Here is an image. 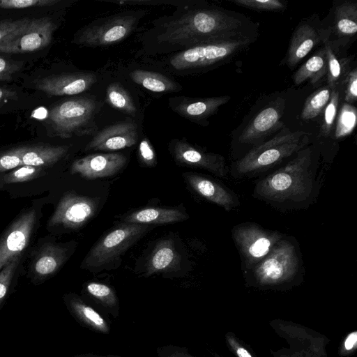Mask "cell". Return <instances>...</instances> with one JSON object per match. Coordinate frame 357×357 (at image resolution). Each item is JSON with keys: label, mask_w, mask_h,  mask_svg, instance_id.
Instances as JSON below:
<instances>
[{"label": "cell", "mask_w": 357, "mask_h": 357, "mask_svg": "<svg viewBox=\"0 0 357 357\" xmlns=\"http://www.w3.org/2000/svg\"><path fill=\"white\" fill-rule=\"evenodd\" d=\"M144 43L152 53H175L220 40L252 35L243 15L211 6L183 5L152 22Z\"/></svg>", "instance_id": "6da1fadb"}, {"label": "cell", "mask_w": 357, "mask_h": 357, "mask_svg": "<svg viewBox=\"0 0 357 357\" xmlns=\"http://www.w3.org/2000/svg\"><path fill=\"white\" fill-rule=\"evenodd\" d=\"M311 147H305L285 165L261 178L253 196L277 208H298L314 198L318 165Z\"/></svg>", "instance_id": "7a4b0ae2"}, {"label": "cell", "mask_w": 357, "mask_h": 357, "mask_svg": "<svg viewBox=\"0 0 357 357\" xmlns=\"http://www.w3.org/2000/svg\"><path fill=\"white\" fill-rule=\"evenodd\" d=\"M253 35L199 44L170 54L167 67L174 73L202 70L229 61L255 40Z\"/></svg>", "instance_id": "3957f363"}, {"label": "cell", "mask_w": 357, "mask_h": 357, "mask_svg": "<svg viewBox=\"0 0 357 357\" xmlns=\"http://www.w3.org/2000/svg\"><path fill=\"white\" fill-rule=\"evenodd\" d=\"M308 134L303 131L280 132L272 139L252 149L234 165V175L253 176L278 164L307 146Z\"/></svg>", "instance_id": "277c9868"}, {"label": "cell", "mask_w": 357, "mask_h": 357, "mask_svg": "<svg viewBox=\"0 0 357 357\" xmlns=\"http://www.w3.org/2000/svg\"><path fill=\"white\" fill-rule=\"evenodd\" d=\"M150 229L148 225L123 222L117 225L93 245L82 267L90 270L107 268Z\"/></svg>", "instance_id": "5b68a950"}, {"label": "cell", "mask_w": 357, "mask_h": 357, "mask_svg": "<svg viewBox=\"0 0 357 357\" xmlns=\"http://www.w3.org/2000/svg\"><path fill=\"white\" fill-rule=\"evenodd\" d=\"M299 270V258L295 245L282 238L271 252L252 269L253 284L261 288H275L289 284Z\"/></svg>", "instance_id": "8992f818"}, {"label": "cell", "mask_w": 357, "mask_h": 357, "mask_svg": "<svg viewBox=\"0 0 357 357\" xmlns=\"http://www.w3.org/2000/svg\"><path fill=\"white\" fill-rule=\"evenodd\" d=\"M142 11L128 10L97 19L81 28L73 43L85 47H104L126 39L137 28Z\"/></svg>", "instance_id": "52a82bcc"}, {"label": "cell", "mask_w": 357, "mask_h": 357, "mask_svg": "<svg viewBox=\"0 0 357 357\" xmlns=\"http://www.w3.org/2000/svg\"><path fill=\"white\" fill-rule=\"evenodd\" d=\"M270 325L286 343L273 357H328L326 346L329 340L324 335L292 321L275 319Z\"/></svg>", "instance_id": "ba28073f"}, {"label": "cell", "mask_w": 357, "mask_h": 357, "mask_svg": "<svg viewBox=\"0 0 357 357\" xmlns=\"http://www.w3.org/2000/svg\"><path fill=\"white\" fill-rule=\"evenodd\" d=\"M99 103L88 97H78L60 102L48 112L46 124L53 136L68 138L81 133L80 130L91 123Z\"/></svg>", "instance_id": "9c48e42d"}, {"label": "cell", "mask_w": 357, "mask_h": 357, "mask_svg": "<svg viewBox=\"0 0 357 357\" xmlns=\"http://www.w3.org/2000/svg\"><path fill=\"white\" fill-rule=\"evenodd\" d=\"M231 233L232 238L248 269H252L262 261L284 238L277 231L268 230L251 222L235 226Z\"/></svg>", "instance_id": "30bf717a"}, {"label": "cell", "mask_w": 357, "mask_h": 357, "mask_svg": "<svg viewBox=\"0 0 357 357\" xmlns=\"http://www.w3.org/2000/svg\"><path fill=\"white\" fill-rule=\"evenodd\" d=\"M56 26L49 17L33 19L0 42V52L24 53L48 46Z\"/></svg>", "instance_id": "8fae6325"}, {"label": "cell", "mask_w": 357, "mask_h": 357, "mask_svg": "<svg viewBox=\"0 0 357 357\" xmlns=\"http://www.w3.org/2000/svg\"><path fill=\"white\" fill-rule=\"evenodd\" d=\"M98 206L97 199L74 192L66 193L59 202L48 225L68 229L79 228L95 215Z\"/></svg>", "instance_id": "7c38bea8"}, {"label": "cell", "mask_w": 357, "mask_h": 357, "mask_svg": "<svg viewBox=\"0 0 357 357\" xmlns=\"http://www.w3.org/2000/svg\"><path fill=\"white\" fill-rule=\"evenodd\" d=\"M169 151L180 165L201 168L219 177H225L227 174L225 159L222 155L203 151L183 139H173L169 144Z\"/></svg>", "instance_id": "4fadbf2b"}, {"label": "cell", "mask_w": 357, "mask_h": 357, "mask_svg": "<svg viewBox=\"0 0 357 357\" xmlns=\"http://www.w3.org/2000/svg\"><path fill=\"white\" fill-rule=\"evenodd\" d=\"M36 220V211L20 215L0 238V271L13 257L21 255L28 245Z\"/></svg>", "instance_id": "5bb4252c"}, {"label": "cell", "mask_w": 357, "mask_h": 357, "mask_svg": "<svg viewBox=\"0 0 357 357\" xmlns=\"http://www.w3.org/2000/svg\"><path fill=\"white\" fill-rule=\"evenodd\" d=\"M126 162V156L120 153H93L75 160L70 172L87 179H96L115 175Z\"/></svg>", "instance_id": "9a60e30c"}, {"label": "cell", "mask_w": 357, "mask_h": 357, "mask_svg": "<svg viewBox=\"0 0 357 357\" xmlns=\"http://www.w3.org/2000/svg\"><path fill=\"white\" fill-rule=\"evenodd\" d=\"M138 140L137 125L125 121L109 125L99 131L86 145V151H117L135 145Z\"/></svg>", "instance_id": "2e32d148"}, {"label": "cell", "mask_w": 357, "mask_h": 357, "mask_svg": "<svg viewBox=\"0 0 357 357\" xmlns=\"http://www.w3.org/2000/svg\"><path fill=\"white\" fill-rule=\"evenodd\" d=\"M183 176L200 197L229 211L240 205L237 195L217 181L201 174L188 172Z\"/></svg>", "instance_id": "e0dca14e"}, {"label": "cell", "mask_w": 357, "mask_h": 357, "mask_svg": "<svg viewBox=\"0 0 357 357\" xmlns=\"http://www.w3.org/2000/svg\"><path fill=\"white\" fill-rule=\"evenodd\" d=\"M97 78L92 73L54 75L38 80L36 88L51 96H73L88 90Z\"/></svg>", "instance_id": "ac0fdd59"}, {"label": "cell", "mask_w": 357, "mask_h": 357, "mask_svg": "<svg viewBox=\"0 0 357 357\" xmlns=\"http://www.w3.org/2000/svg\"><path fill=\"white\" fill-rule=\"evenodd\" d=\"M330 31L317 28L307 22H301L294 30L289 43L286 63L291 69L298 64L321 42L328 40Z\"/></svg>", "instance_id": "d6986e66"}, {"label": "cell", "mask_w": 357, "mask_h": 357, "mask_svg": "<svg viewBox=\"0 0 357 357\" xmlns=\"http://www.w3.org/2000/svg\"><path fill=\"white\" fill-rule=\"evenodd\" d=\"M230 98L229 96L204 98L180 96L171 98L169 102L176 114L191 121L199 123L214 114Z\"/></svg>", "instance_id": "ffe728a7"}, {"label": "cell", "mask_w": 357, "mask_h": 357, "mask_svg": "<svg viewBox=\"0 0 357 357\" xmlns=\"http://www.w3.org/2000/svg\"><path fill=\"white\" fill-rule=\"evenodd\" d=\"M282 105L275 102L261 109L241 133L238 141L242 144H256L281 125Z\"/></svg>", "instance_id": "44dd1931"}, {"label": "cell", "mask_w": 357, "mask_h": 357, "mask_svg": "<svg viewBox=\"0 0 357 357\" xmlns=\"http://www.w3.org/2000/svg\"><path fill=\"white\" fill-rule=\"evenodd\" d=\"M63 302L71 316L82 326L98 333L108 334L110 332L108 320L78 295L66 294L63 296Z\"/></svg>", "instance_id": "7402d4cb"}, {"label": "cell", "mask_w": 357, "mask_h": 357, "mask_svg": "<svg viewBox=\"0 0 357 357\" xmlns=\"http://www.w3.org/2000/svg\"><path fill=\"white\" fill-rule=\"evenodd\" d=\"M66 258V250L54 244L45 245L36 256L31 268L33 280L40 283L55 273Z\"/></svg>", "instance_id": "603a6c76"}, {"label": "cell", "mask_w": 357, "mask_h": 357, "mask_svg": "<svg viewBox=\"0 0 357 357\" xmlns=\"http://www.w3.org/2000/svg\"><path fill=\"white\" fill-rule=\"evenodd\" d=\"M188 215L178 208L146 207L137 209L123 218V222L140 225H161L187 220Z\"/></svg>", "instance_id": "cb8c5ba5"}, {"label": "cell", "mask_w": 357, "mask_h": 357, "mask_svg": "<svg viewBox=\"0 0 357 357\" xmlns=\"http://www.w3.org/2000/svg\"><path fill=\"white\" fill-rule=\"evenodd\" d=\"M179 256L171 240L158 243L152 251L146 268V275L169 271L179 265Z\"/></svg>", "instance_id": "d4e9b609"}, {"label": "cell", "mask_w": 357, "mask_h": 357, "mask_svg": "<svg viewBox=\"0 0 357 357\" xmlns=\"http://www.w3.org/2000/svg\"><path fill=\"white\" fill-rule=\"evenodd\" d=\"M68 151L66 146H26L22 157V165L50 167L60 160Z\"/></svg>", "instance_id": "484cf974"}, {"label": "cell", "mask_w": 357, "mask_h": 357, "mask_svg": "<svg viewBox=\"0 0 357 357\" xmlns=\"http://www.w3.org/2000/svg\"><path fill=\"white\" fill-rule=\"evenodd\" d=\"M129 76L135 84L155 93L174 92L182 88L178 83L156 72L136 69Z\"/></svg>", "instance_id": "4316f807"}, {"label": "cell", "mask_w": 357, "mask_h": 357, "mask_svg": "<svg viewBox=\"0 0 357 357\" xmlns=\"http://www.w3.org/2000/svg\"><path fill=\"white\" fill-rule=\"evenodd\" d=\"M327 74V60L324 47L317 51L294 74L295 85H300L308 79L312 84H316Z\"/></svg>", "instance_id": "83f0119b"}, {"label": "cell", "mask_w": 357, "mask_h": 357, "mask_svg": "<svg viewBox=\"0 0 357 357\" xmlns=\"http://www.w3.org/2000/svg\"><path fill=\"white\" fill-rule=\"evenodd\" d=\"M86 294L101 307L102 311L117 318L119 315V302L115 291L109 285L90 282L85 287Z\"/></svg>", "instance_id": "f1b7e54d"}, {"label": "cell", "mask_w": 357, "mask_h": 357, "mask_svg": "<svg viewBox=\"0 0 357 357\" xmlns=\"http://www.w3.org/2000/svg\"><path fill=\"white\" fill-rule=\"evenodd\" d=\"M334 29L340 37H350L357 31V3L346 1L334 11Z\"/></svg>", "instance_id": "f546056e"}, {"label": "cell", "mask_w": 357, "mask_h": 357, "mask_svg": "<svg viewBox=\"0 0 357 357\" xmlns=\"http://www.w3.org/2000/svg\"><path fill=\"white\" fill-rule=\"evenodd\" d=\"M327 60L328 86L332 89L337 88L345 80V66L347 59L340 58L338 48L333 41L326 40L324 43Z\"/></svg>", "instance_id": "4dcf8cb0"}, {"label": "cell", "mask_w": 357, "mask_h": 357, "mask_svg": "<svg viewBox=\"0 0 357 357\" xmlns=\"http://www.w3.org/2000/svg\"><path fill=\"white\" fill-rule=\"evenodd\" d=\"M106 100L114 108L130 116L137 112L135 104L130 94L119 83H112L106 89Z\"/></svg>", "instance_id": "1f68e13d"}, {"label": "cell", "mask_w": 357, "mask_h": 357, "mask_svg": "<svg viewBox=\"0 0 357 357\" xmlns=\"http://www.w3.org/2000/svg\"><path fill=\"white\" fill-rule=\"evenodd\" d=\"M332 89L327 85L311 94L304 103L301 118L303 120H309L319 116L328 102Z\"/></svg>", "instance_id": "d6a6232c"}, {"label": "cell", "mask_w": 357, "mask_h": 357, "mask_svg": "<svg viewBox=\"0 0 357 357\" xmlns=\"http://www.w3.org/2000/svg\"><path fill=\"white\" fill-rule=\"evenodd\" d=\"M357 121V110L351 104L344 102L337 116L335 136L345 137L354 131Z\"/></svg>", "instance_id": "836d02e7"}, {"label": "cell", "mask_w": 357, "mask_h": 357, "mask_svg": "<svg viewBox=\"0 0 357 357\" xmlns=\"http://www.w3.org/2000/svg\"><path fill=\"white\" fill-rule=\"evenodd\" d=\"M21 255L13 257L0 271V310L11 294L14 275Z\"/></svg>", "instance_id": "e575fe53"}, {"label": "cell", "mask_w": 357, "mask_h": 357, "mask_svg": "<svg viewBox=\"0 0 357 357\" xmlns=\"http://www.w3.org/2000/svg\"><path fill=\"white\" fill-rule=\"evenodd\" d=\"M340 101V93L337 88L332 89L331 98L324 113V119L321 127V133L324 137L330 135L336 119Z\"/></svg>", "instance_id": "d590c367"}, {"label": "cell", "mask_w": 357, "mask_h": 357, "mask_svg": "<svg viewBox=\"0 0 357 357\" xmlns=\"http://www.w3.org/2000/svg\"><path fill=\"white\" fill-rule=\"evenodd\" d=\"M43 172V167L22 165L0 177V183H15L30 181L38 177Z\"/></svg>", "instance_id": "8d00e7d4"}, {"label": "cell", "mask_w": 357, "mask_h": 357, "mask_svg": "<svg viewBox=\"0 0 357 357\" xmlns=\"http://www.w3.org/2000/svg\"><path fill=\"white\" fill-rule=\"evenodd\" d=\"M233 3L249 9L266 11L283 10L285 5L279 0H234Z\"/></svg>", "instance_id": "74e56055"}, {"label": "cell", "mask_w": 357, "mask_h": 357, "mask_svg": "<svg viewBox=\"0 0 357 357\" xmlns=\"http://www.w3.org/2000/svg\"><path fill=\"white\" fill-rule=\"evenodd\" d=\"M26 146L9 150L0 155V172L22 166V157Z\"/></svg>", "instance_id": "f35d334b"}, {"label": "cell", "mask_w": 357, "mask_h": 357, "mask_svg": "<svg viewBox=\"0 0 357 357\" xmlns=\"http://www.w3.org/2000/svg\"><path fill=\"white\" fill-rule=\"evenodd\" d=\"M59 0H0V8L4 9H21L33 7L53 6Z\"/></svg>", "instance_id": "ab89813d"}, {"label": "cell", "mask_w": 357, "mask_h": 357, "mask_svg": "<svg viewBox=\"0 0 357 357\" xmlns=\"http://www.w3.org/2000/svg\"><path fill=\"white\" fill-rule=\"evenodd\" d=\"M138 155L142 164L146 167H152L157 164L154 149L149 139L144 138L139 144Z\"/></svg>", "instance_id": "60d3db41"}, {"label": "cell", "mask_w": 357, "mask_h": 357, "mask_svg": "<svg viewBox=\"0 0 357 357\" xmlns=\"http://www.w3.org/2000/svg\"><path fill=\"white\" fill-rule=\"evenodd\" d=\"M225 338L228 347L236 357H255L232 332H227Z\"/></svg>", "instance_id": "b9f144b4"}, {"label": "cell", "mask_w": 357, "mask_h": 357, "mask_svg": "<svg viewBox=\"0 0 357 357\" xmlns=\"http://www.w3.org/2000/svg\"><path fill=\"white\" fill-rule=\"evenodd\" d=\"M344 82H346L344 91L345 102L354 103L357 99V70L356 68L348 73Z\"/></svg>", "instance_id": "7bdbcfd3"}, {"label": "cell", "mask_w": 357, "mask_h": 357, "mask_svg": "<svg viewBox=\"0 0 357 357\" xmlns=\"http://www.w3.org/2000/svg\"><path fill=\"white\" fill-rule=\"evenodd\" d=\"M158 357H197L190 354L188 348L177 345H165L156 349Z\"/></svg>", "instance_id": "ee69618b"}, {"label": "cell", "mask_w": 357, "mask_h": 357, "mask_svg": "<svg viewBox=\"0 0 357 357\" xmlns=\"http://www.w3.org/2000/svg\"><path fill=\"white\" fill-rule=\"evenodd\" d=\"M29 20V18H24L18 20H6L0 22V42L6 36L21 29Z\"/></svg>", "instance_id": "f6af8a7d"}, {"label": "cell", "mask_w": 357, "mask_h": 357, "mask_svg": "<svg viewBox=\"0 0 357 357\" xmlns=\"http://www.w3.org/2000/svg\"><path fill=\"white\" fill-rule=\"evenodd\" d=\"M19 69L17 63L7 60L0 56V81H8L12 79L13 75Z\"/></svg>", "instance_id": "bcb514c9"}, {"label": "cell", "mask_w": 357, "mask_h": 357, "mask_svg": "<svg viewBox=\"0 0 357 357\" xmlns=\"http://www.w3.org/2000/svg\"><path fill=\"white\" fill-rule=\"evenodd\" d=\"M356 337L357 335L356 331L351 333L347 336L340 348V351L342 355L345 356L356 349L357 341Z\"/></svg>", "instance_id": "7dc6e473"}, {"label": "cell", "mask_w": 357, "mask_h": 357, "mask_svg": "<svg viewBox=\"0 0 357 357\" xmlns=\"http://www.w3.org/2000/svg\"><path fill=\"white\" fill-rule=\"evenodd\" d=\"M16 96L14 91L0 87V101L8 98H13Z\"/></svg>", "instance_id": "c3c4849f"}, {"label": "cell", "mask_w": 357, "mask_h": 357, "mask_svg": "<svg viewBox=\"0 0 357 357\" xmlns=\"http://www.w3.org/2000/svg\"><path fill=\"white\" fill-rule=\"evenodd\" d=\"M73 357H99L98 355L88 353V354H82L74 356Z\"/></svg>", "instance_id": "681fc988"}, {"label": "cell", "mask_w": 357, "mask_h": 357, "mask_svg": "<svg viewBox=\"0 0 357 357\" xmlns=\"http://www.w3.org/2000/svg\"><path fill=\"white\" fill-rule=\"evenodd\" d=\"M99 357H122V356L109 354V355H106V356H99Z\"/></svg>", "instance_id": "f907efd6"}]
</instances>
